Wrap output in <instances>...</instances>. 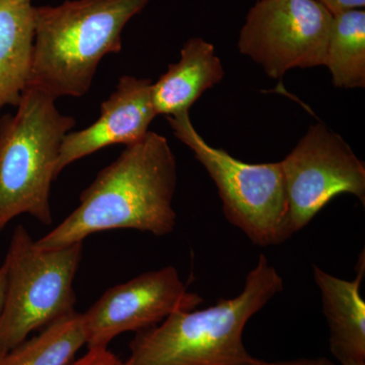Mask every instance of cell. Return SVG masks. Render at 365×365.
Wrapping results in <instances>:
<instances>
[{"label":"cell","instance_id":"1","mask_svg":"<svg viewBox=\"0 0 365 365\" xmlns=\"http://www.w3.org/2000/svg\"><path fill=\"white\" fill-rule=\"evenodd\" d=\"M177 180L176 158L168 139L150 131L125 145L117 160L98 172L81 192L78 207L36 247L64 248L113 230L170 235L177 223L173 208Z\"/></svg>","mask_w":365,"mask_h":365},{"label":"cell","instance_id":"2","mask_svg":"<svg viewBox=\"0 0 365 365\" xmlns=\"http://www.w3.org/2000/svg\"><path fill=\"white\" fill-rule=\"evenodd\" d=\"M150 0H66L34 6L35 37L29 86L55 100L91 90L106 55L122 50L125 26Z\"/></svg>","mask_w":365,"mask_h":365},{"label":"cell","instance_id":"3","mask_svg":"<svg viewBox=\"0 0 365 365\" xmlns=\"http://www.w3.org/2000/svg\"><path fill=\"white\" fill-rule=\"evenodd\" d=\"M283 290V279L260 255L234 299L205 309L178 312L137 332L126 365H228L253 361L242 334L254 314Z\"/></svg>","mask_w":365,"mask_h":365},{"label":"cell","instance_id":"4","mask_svg":"<svg viewBox=\"0 0 365 365\" xmlns=\"http://www.w3.org/2000/svg\"><path fill=\"white\" fill-rule=\"evenodd\" d=\"M55 101L28 86L16 113L0 116V234L21 215L53 222L50 193L60 148L76 125Z\"/></svg>","mask_w":365,"mask_h":365},{"label":"cell","instance_id":"5","mask_svg":"<svg viewBox=\"0 0 365 365\" xmlns=\"http://www.w3.org/2000/svg\"><path fill=\"white\" fill-rule=\"evenodd\" d=\"M83 242L41 250L24 225L14 230L4 266L6 287L0 317V352L25 341L34 331L76 313L73 280Z\"/></svg>","mask_w":365,"mask_h":365},{"label":"cell","instance_id":"6","mask_svg":"<svg viewBox=\"0 0 365 365\" xmlns=\"http://www.w3.org/2000/svg\"><path fill=\"white\" fill-rule=\"evenodd\" d=\"M175 136L193 151L217 187L230 225L254 245L283 244L292 235L289 204L281 162L248 163L212 148L197 132L189 112L167 117Z\"/></svg>","mask_w":365,"mask_h":365},{"label":"cell","instance_id":"7","mask_svg":"<svg viewBox=\"0 0 365 365\" xmlns=\"http://www.w3.org/2000/svg\"><path fill=\"white\" fill-rule=\"evenodd\" d=\"M333 21L318 0H257L237 48L279 79L292 68L325 66Z\"/></svg>","mask_w":365,"mask_h":365},{"label":"cell","instance_id":"8","mask_svg":"<svg viewBox=\"0 0 365 365\" xmlns=\"http://www.w3.org/2000/svg\"><path fill=\"white\" fill-rule=\"evenodd\" d=\"M292 235L307 227L334 197L350 194L365 202V165L337 133L312 125L281 162Z\"/></svg>","mask_w":365,"mask_h":365},{"label":"cell","instance_id":"9","mask_svg":"<svg viewBox=\"0 0 365 365\" xmlns=\"http://www.w3.org/2000/svg\"><path fill=\"white\" fill-rule=\"evenodd\" d=\"M202 302L200 295L187 289L173 266L140 274L109 288L83 314L86 345L88 349L108 348L121 334L146 330Z\"/></svg>","mask_w":365,"mask_h":365},{"label":"cell","instance_id":"10","mask_svg":"<svg viewBox=\"0 0 365 365\" xmlns=\"http://www.w3.org/2000/svg\"><path fill=\"white\" fill-rule=\"evenodd\" d=\"M157 116L150 79L122 76L115 91L101 105L97 121L64 137L55 170L56 177L72 163L103 148L140 140L150 132L151 122Z\"/></svg>","mask_w":365,"mask_h":365},{"label":"cell","instance_id":"11","mask_svg":"<svg viewBox=\"0 0 365 365\" xmlns=\"http://www.w3.org/2000/svg\"><path fill=\"white\" fill-rule=\"evenodd\" d=\"M364 262L362 252L356 278L351 281L341 279L317 266L313 268L330 332L331 352L341 365L365 362V302L360 292Z\"/></svg>","mask_w":365,"mask_h":365},{"label":"cell","instance_id":"12","mask_svg":"<svg viewBox=\"0 0 365 365\" xmlns=\"http://www.w3.org/2000/svg\"><path fill=\"white\" fill-rule=\"evenodd\" d=\"M223 76L225 69L215 46L202 38H191L182 46L179 62L170 64L153 83L157 115L173 117L189 112L204 91L220 83Z\"/></svg>","mask_w":365,"mask_h":365},{"label":"cell","instance_id":"13","mask_svg":"<svg viewBox=\"0 0 365 365\" xmlns=\"http://www.w3.org/2000/svg\"><path fill=\"white\" fill-rule=\"evenodd\" d=\"M34 37L32 4L0 0V116L7 106L18 107L30 83Z\"/></svg>","mask_w":365,"mask_h":365},{"label":"cell","instance_id":"14","mask_svg":"<svg viewBox=\"0 0 365 365\" xmlns=\"http://www.w3.org/2000/svg\"><path fill=\"white\" fill-rule=\"evenodd\" d=\"M86 344L83 314L76 312L50 324L39 335L0 352V365H71Z\"/></svg>","mask_w":365,"mask_h":365},{"label":"cell","instance_id":"15","mask_svg":"<svg viewBox=\"0 0 365 365\" xmlns=\"http://www.w3.org/2000/svg\"><path fill=\"white\" fill-rule=\"evenodd\" d=\"M325 66L336 88H365L364 9L334 16Z\"/></svg>","mask_w":365,"mask_h":365},{"label":"cell","instance_id":"16","mask_svg":"<svg viewBox=\"0 0 365 365\" xmlns=\"http://www.w3.org/2000/svg\"><path fill=\"white\" fill-rule=\"evenodd\" d=\"M71 365H126L108 348H91L85 356Z\"/></svg>","mask_w":365,"mask_h":365},{"label":"cell","instance_id":"17","mask_svg":"<svg viewBox=\"0 0 365 365\" xmlns=\"http://www.w3.org/2000/svg\"><path fill=\"white\" fill-rule=\"evenodd\" d=\"M318 1L333 16H337L345 11H354V9H364L365 6V0H318Z\"/></svg>","mask_w":365,"mask_h":365},{"label":"cell","instance_id":"18","mask_svg":"<svg viewBox=\"0 0 365 365\" xmlns=\"http://www.w3.org/2000/svg\"><path fill=\"white\" fill-rule=\"evenodd\" d=\"M271 365H336L330 359L326 357H318V359H299L285 360V361L272 362Z\"/></svg>","mask_w":365,"mask_h":365},{"label":"cell","instance_id":"19","mask_svg":"<svg viewBox=\"0 0 365 365\" xmlns=\"http://www.w3.org/2000/svg\"><path fill=\"white\" fill-rule=\"evenodd\" d=\"M6 274L4 264L0 266V317H1L2 307H4V297H6Z\"/></svg>","mask_w":365,"mask_h":365},{"label":"cell","instance_id":"20","mask_svg":"<svg viewBox=\"0 0 365 365\" xmlns=\"http://www.w3.org/2000/svg\"><path fill=\"white\" fill-rule=\"evenodd\" d=\"M272 362L264 361V360L256 359L253 361L242 362V364H228V365H271Z\"/></svg>","mask_w":365,"mask_h":365},{"label":"cell","instance_id":"21","mask_svg":"<svg viewBox=\"0 0 365 365\" xmlns=\"http://www.w3.org/2000/svg\"><path fill=\"white\" fill-rule=\"evenodd\" d=\"M343 365H365V362H349Z\"/></svg>","mask_w":365,"mask_h":365},{"label":"cell","instance_id":"22","mask_svg":"<svg viewBox=\"0 0 365 365\" xmlns=\"http://www.w3.org/2000/svg\"><path fill=\"white\" fill-rule=\"evenodd\" d=\"M14 1L20 2V4H31L32 0H14Z\"/></svg>","mask_w":365,"mask_h":365}]
</instances>
